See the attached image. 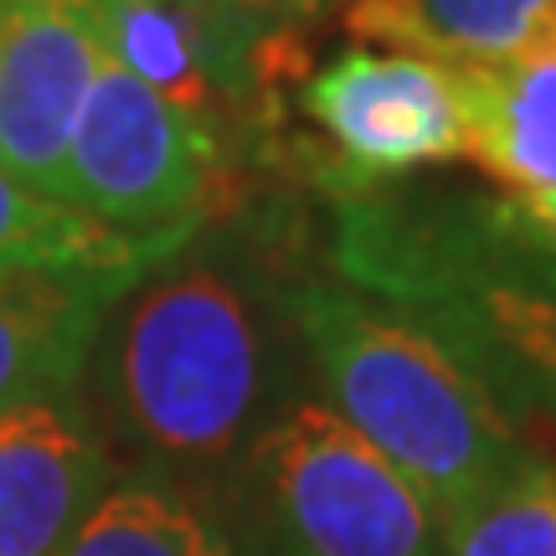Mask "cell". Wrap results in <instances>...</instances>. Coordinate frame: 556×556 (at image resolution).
<instances>
[{
	"instance_id": "cell-1",
	"label": "cell",
	"mask_w": 556,
	"mask_h": 556,
	"mask_svg": "<svg viewBox=\"0 0 556 556\" xmlns=\"http://www.w3.org/2000/svg\"><path fill=\"white\" fill-rule=\"evenodd\" d=\"M336 268L433 330L520 428H556V253L516 232L495 197H345Z\"/></svg>"
},
{
	"instance_id": "cell-2",
	"label": "cell",
	"mask_w": 556,
	"mask_h": 556,
	"mask_svg": "<svg viewBox=\"0 0 556 556\" xmlns=\"http://www.w3.org/2000/svg\"><path fill=\"white\" fill-rule=\"evenodd\" d=\"M289 319L325 387V407L428 500L433 520L531 448L510 407L392 304L351 283H299L289 289Z\"/></svg>"
},
{
	"instance_id": "cell-3",
	"label": "cell",
	"mask_w": 556,
	"mask_h": 556,
	"mask_svg": "<svg viewBox=\"0 0 556 556\" xmlns=\"http://www.w3.org/2000/svg\"><path fill=\"white\" fill-rule=\"evenodd\" d=\"M109 381L124 422L165 458H227L268 387V330L222 263L155 268L129 289Z\"/></svg>"
},
{
	"instance_id": "cell-4",
	"label": "cell",
	"mask_w": 556,
	"mask_h": 556,
	"mask_svg": "<svg viewBox=\"0 0 556 556\" xmlns=\"http://www.w3.org/2000/svg\"><path fill=\"white\" fill-rule=\"evenodd\" d=\"M238 197L227 139L103 58L78 114L58 201L144 238H197Z\"/></svg>"
},
{
	"instance_id": "cell-5",
	"label": "cell",
	"mask_w": 556,
	"mask_h": 556,
	"mask_svg": "<svg viewBox=\"0 0 556 556\" xmlns=\"http://www.w3.org/2000/svg\"><path fill=\"white\" fill-rule=\"evenodd\" d=\"M274 556H443L428 500L336 417L299 402L253 448Z\"/></svg>"
},
{
	"instance_id": "cell-6",
	"label": "cell",
	"mask_w": 556,
	"mask_h": 556,
	"mask_svg": "<svg viewBox=\"0 0 556 556\" xmlns=\"http://www.w3.org/2000/svg\"><path fill=\"white\" fill-rule=\"evenodd\" d=\"M103 52L222 139L268 124L299 83L304 31L263 26L238 0H93Z\"/></svg>"
},
{
	"instance_id": "cell-7",
	"label": "cell",
	"mask_w": 556,
	"mask_h": 556,
	"mask_svg": "<svg viewBox=\"0 0 556 556\" xmlns=\"http://www.w3.org/2000/svg\"><path fill=\"white\" fill-rule=\"evenodd\" d=\"M299 109L319 135V186L340 201L464 160V99L443 62L351 47L299 83Z\"/></svg>"
},
{
	"instance_id": "cell-8",
	"label": "cell",
	"mask_w": 556,
	"mask_h": 556,
	"mask_svg": "<svg viewBox=\"0 0 556 556\" xmlns=\"http://www.w3.org/2000/svg\"><path fill=\"white\" fill-rule=\"evenodd\" d=\"M103 58L93 0H0V170L58 197Z\"/></svg>"
},
{
	"instance_id": "cell-9",
	"label": "cell",
	"mask_w": 556,
	"mask_h": 556,
	"mask_svg": "<svg viewBox=\"0 0 556 556\" xmlns=\"http://www.w3.org/2000/svg\"><path fill=\"white\" fill-rule=\"evenodd\" d=\"M103 443L73 397L0 413V556H62L103 500Z\"/></svg>"
},
{
	"instance_id": "cell-10",
	"label": "cell",
	"mask_w": 556,
	"mask_h": 556,
	"mask_svg": "<svg viewBox=\"0 0 556 556\" xmlns=\"http://www.w3.org/2000/svg\"><path fill=\"white\" fill-rule=\"evenodd\" d=\"M129 289L62 274H0V413L73 397L109 304Z\"/></svg>"
},
{
	"instance_id": "cell-11",
	"label": "cell",
	"mask_w": 556,
	"mask_h": 556,
	"mask_svg": "<svg viewBox=\"0 0 556 556\" xmlns=\"http://www.w3.org/2000/svg\"><path fill=\"white\" fill-rule=\"evenodd\" d=\"M464 99V160L500 197L556 191V41L505 62L454 67Z\"/></svg>"
},
{
	"instance_id": "cell-12",
	"label": "cell",
	"mask_w": 556,
	"mask_h": 556,
	"mask_svg": "<svg viewBox=\"0 0 556 556\" xmlns=\"http://www.w3.org/2000/svg\"><path fill=\"white\" fill-rule=\"evenodd\" d=\"M340 31L443 67H479L556 41V0H345Z\"/></svg>"
},
{
	"instance_id": "cell-13",
	"label": "cell",
	"mask_w": 556,
	"mask_h": 556,
	"mask_svg": "<svg viewBox=\"0 0 556 556\" xmlns=\"http://www.w3.org/2000/svg\"><path fill=\"white\" fill-rule=\"evenodd\" d=\"M191 238H144L0 170V274H62L135 289Z\"/></svg>"
},
{
	"instance_id": "cell-14",
	"label": "cell",
	"mask_w": 556,
	"mask_h": 556,
	"mask_svg": "<svg viewBox=\"0 0 556 556\" xmlns=\"http://www.w3.org/2000/svg\"><path fill=\"white\" fill-rule=\"evenodd\" d=\"M443 556H556V458L536 443L438 520Z\"/></svg>"
},
{
	"instance_id": "cell-15",
	"label": "cell",
	"mask_w": 556,
	"mask_h": 556,
	"mask_svg": "<svg viewBox=\"0 0 556 556\" xmlns=\"http://www.w3.org/2000/svg\"><path fill=\"white\" fill-rule=\"evenodd\" d=\"M62 556H238V546L176 490L124 484L88 510Z\"/></svg>"
},
{
	"instance_id": "cell-16",
	"label": "cell",
	"mask_w": 556,
	"mask_h": 556,
	"mask_svg": "<svg viewBox=\"0 0 556 556\" xmlns=\"http://www.w3.org/2000/svg\"><path fill=\"white\" fill-rule=\"evenodd\" d=\"M495 201L516 232H526L546 253H556V191H541V197H495Z\"/></svg>"
},
{
	"instance_id": "cell-17",
	"label": "cell",
	"mask_w": 556,
	"mask_h": 556,
	"mask_svg": "<svg viewBox=\"0 0 556 556\" xmlns=\"http://www.w3.org/2000/svg\"><path fill=\"white\" fill-rule=\"evenodd\" d=\"M242 11H253L263 26H278V31H304V21L325 16V11H340L345 0H238Z\"/></svg>"
}]
</instances>
